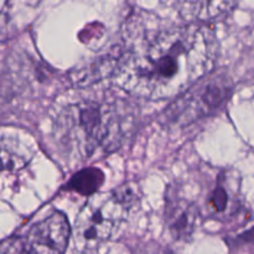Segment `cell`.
Listing matches in <instances>:
<instances>
[{
	"label": "cell",
	"mask_w": 254,
	"mask_h": 254,
	"mask_svg": "<svg viewBox=\"0 0 254 254\" xmlns=\"http://www.w3.org/2000/svg\"><path fill=\"white\" fill-rule=\"evenodd\" d=\"M135 201V193L129 186L89 197L76 220L77 243L91 248L113 238L128 220Z\"/></svg>",
	"instance_id": "obj_3"
},
{
	"label": "cell",
	"mask_w": 254,
	"mask_h": 254,
	"mask_svg": "<svg viewBox=\"0 0 254 254\" xmlns=\"http://www.w3.org/2000/svg\"><path fill=\"white\" fill-rule=\"evenodd\" d=\"M0 254H29L22 242L21 236H14L2 241Z\"/></svg>",
	"instance_id": "obj_11"
},
{
	"label": "cell",
	"mask_w": 254,
	"mask_h": 254,
	"mask_svg": "<svg viewBox=\"0 0 254 254\" xmlns=\"http://www.w3.org/2000/svg\"><path fill=\"white\" fill-rule=\"evenodd\" d=\"M241 240L245 241V242H254V230L250 231V232H246L245 235L241 236Z\"/></svg>",
	"instance_id": "obj_12"
},
{
	"label": "cell",
	"mask_w": 254,
	"mask_h": 254,
	"mask_svg": "<svg viewBox=\"0 0 254 254\" xmlns=\"http://www.w3.org/2000/svg\"><path fill=\"white\" fill-rule=\"evenodd\" d=\"M232 91V82L227 76L208 74L173 101L161 114V123L186 127L212 116L225 106Z\"/></svg>",
	"instance_id": "obj_4"
},
{
	"label": "cell",
	"mask_w": 254,
	"mask_h": 254,
	"mask_svg": "<svg viewBox=\"0 0 254 254\" xmlns=\"http://www.w3.org/2000/svg\"><path fill=\"white\" fill-rule=\"evenodd\" d=\"M127 104L109 99H82L61 111L54 136L69 160L86 161L121 148L133 128L134 117Z\"/></svg>",
	"instance_id": "obj_2"
},
{
	"label": "cell",
	"mask_w": 254,
	"mask_h": 254,
	"mask_svg": "<svg viewBox=\"0 0 254 254\" xmlns=\"http://www.w3.org/2000/svg\"><path fill=\"white\" fill-rule=\"evenodd\" d=\"M200 218L202 217L197 205L195 201L189 198L180 183L168 188L165 220L169 231L175 240H189L192 236Z\"/></svg>",
	"instance_id": "obj_7"
},
{
	"label": "cell",
	"mask_w": 254,
	"mask_h": 254,
	"mask_svg": "<svg viewBox=\"0 0 254 254\" xmlns=\"http://www.w3.org/2000/svg\"><path fill=\"white\" fill-rule=\"evenodd\" d=\"M241 210L236 180L228 171H220L215 180L208 181L205 200L200 207L201 217L227 221L240 215Z\"/></svg>",
	"instance_id": "obj_6"
},
{
	"label": "cell",
	"mask_w": 254,
	"mask_h": 254,
	"mask_svg": "<svg viewBox=\"0 0 254 254\" xmlns=\"http://www.w3.org/2000/svg\"><path fill=\"white\" fill-rule=\"evenodd\" d=\"M236 5V2L231 1H200L180 2L178 6L181 15L188 19V21L197 24V21L205 22L223 16L228 14Z\"/></svg>",
	"instance_id": "obj_8"
},
{
	"label": "cell",
	"mask_w": 254,
	"mask_h": 254,
	"mask_svg": "<svg viewBox=\"0 0 254 254\" xmlns=\"http://www.w3.org/2000/svg\"><path fill=\"white\" fill-rule=\"evenodd\" d=\"M104 181V175L99 169H84L78 171L68 183V190L76 191L83 196H91L98 190Z\"/></svg>",
	"instance_id": "obj_10"
},
{
	"label": "cell",
	"mask_w": 254,
	"mask_h": 254,
	"mask_svg": "<svg viewBox=\"0 0 254 254\" xmlns=\"http://www.w3.org/2000/svg\"><path fill=\"white\" fill-rule=\"evenodd\" d=\"M69 235L71 228L66 216L55 211L31 226L21 238L29 254H64Z\"/></svg>",
	"instance_id": "obj_5"
},
{
	"label": "cell",
	"mask_w": 254,
	"mask_h": 254,
	"mask_svg": "<svg viewBox=\"0 0 254 254\" xmlns=\"http://www.w3.org/2000/svg\"><path fill=\"white\" fill-rule=\"evenodd\" d=\"M22 144L14 138L1 139V158L5 170H17L29 163L31 154L29 149H21Z\"/></svg>",
	"instance_id": "obj_9"
},
{
	"label": "cell",
	"mask_w": 254,
	"mask_h": 254,
	"mask_svg": "<svg viewBox=\"0 0 254 254\" xmlns=\"http://www.w3.org/2000/svg\"><path fill=\"white\" fill-rule=\"evenodd\" d=\"M217 37L205 24L140 29L128 19L124 47L112 71L113 82L134 97L170 99L211 74Z\"/></svg>",
	"instance_id": "obj_1"
}]
</instances>
